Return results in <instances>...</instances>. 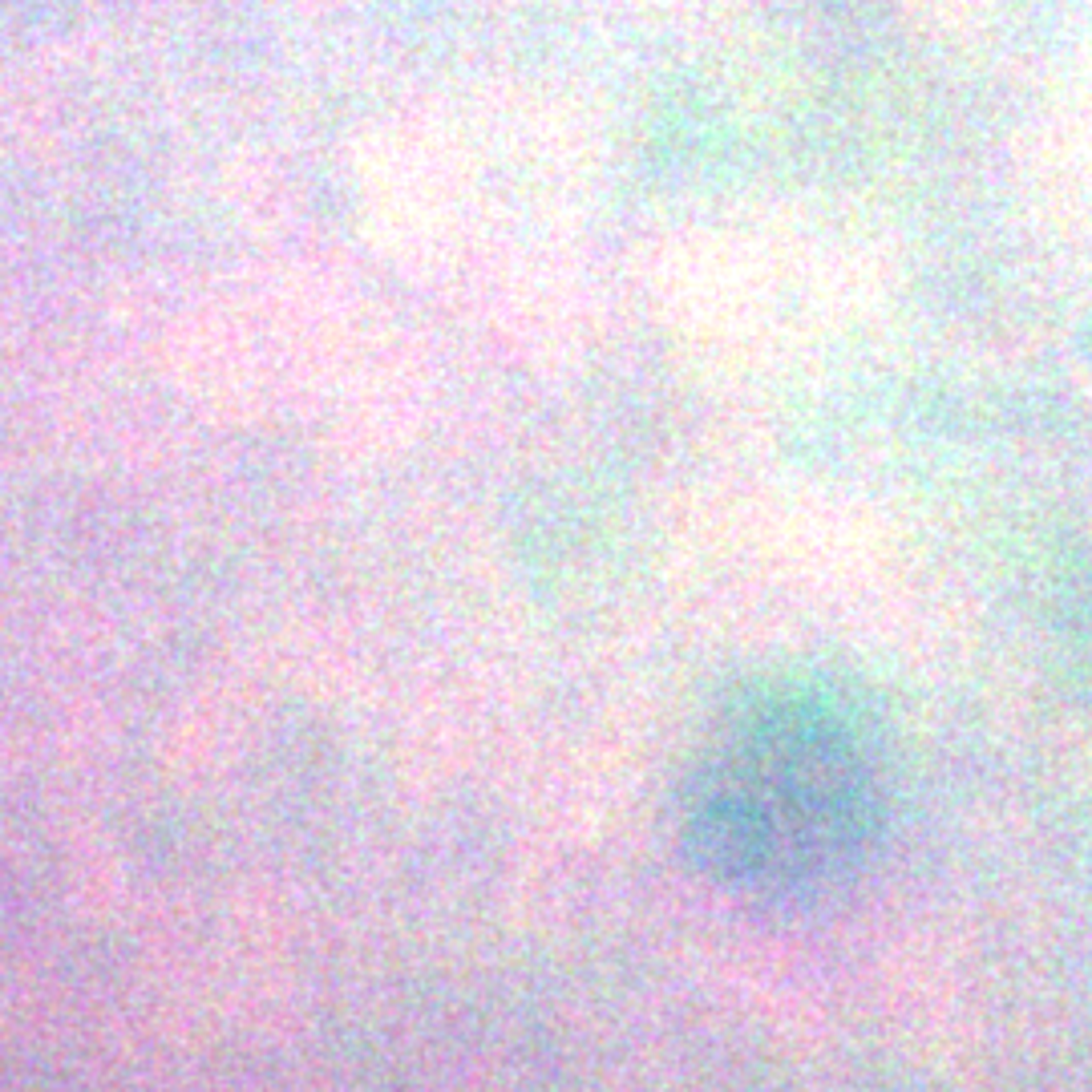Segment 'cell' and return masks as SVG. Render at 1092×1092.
Returning <instances> with one entry per match:
<instances>
[{
    "label": "cell",
    "mask_w": 1092,
    "mask_h": 1092,
    "mask_svg": "<svg viewBox=\"0 0 1092 1092\" xmlns=\"http://www.w3.org/2000/svg\"><path fill=\"white\" fill-rule=\"evenodd\" d=\"M882 830L878 781L830 704L777 696L736 720L696 773L684 858L729 898L810 902L858 874Z\"/></svg>",
    "instance_id": "6da1fadb"
}]
</instances>
